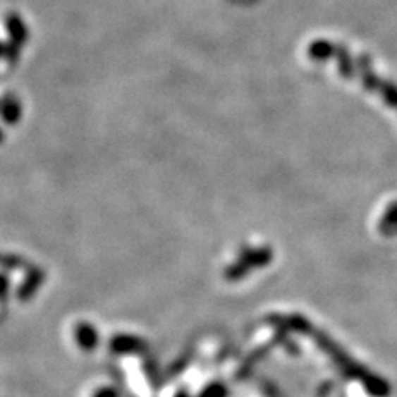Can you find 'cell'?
Wrapping results in <instances>:
<instances>
[{
	"label": "cell",
	"instance_id": "1",
	"mask_svg": "<svg viewBox=\"0 0 397 397\" xmlns=\"http://www.w3.org/2000/svg\"><path fill=\"white\" fill-rule=\"evenodd\" d=\"M97 397H114V396L109 391H104V392H102V394H98Z\"/></svg>",
	"mask_w": 397,
	"mask_h": 397
}]
</instances>
